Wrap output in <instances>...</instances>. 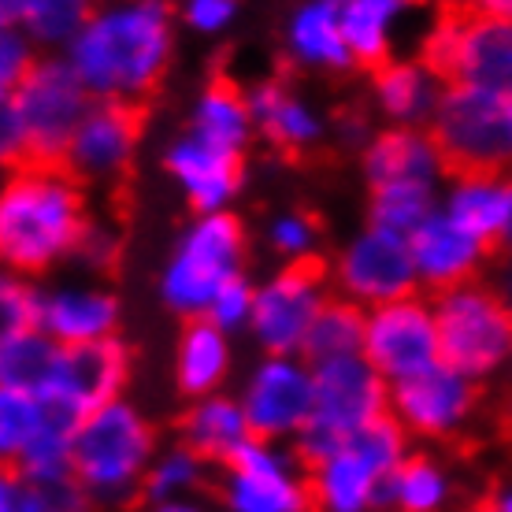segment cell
Masks as SVG:
<instances>
[{
	"mask_svg": "<svg viewBox=\"0 0 512 512\" xmlns=\"http://www.w3.org/2000/svg\"><path fill=\"white\" fill-rule=\"evenodd\" d=\"M179 12L171 0H97L82 34L64 52L93 101H149L179 52Z\"/></svg>",
	"mask_w": 512,
	"mask_h": 512,
	"instance_id": "obj_1",
	"label": "cell"
},
{
	"mask_svg": "<svg viewBox=\"0 0 512 512\" xmlns=\"http://www.w3.org/2000/svg\"><path fill=\"white\" fill-rule=\"evenodd\" d=\"M90 186L64 164H19L0 182V260L4 271L52 279L75 264L90 227Z\"/></svg>",
	"mask_w": 512,
	"mask_h": 512,
	"instance_id": "obj_2",
	"label": "cell"
},
{
	"mask_svg": "<svg viewBox=\"0 0 512 512\" xmlns=\"http://www.w3.org/2000/svg\"><path fill=\"white\" fill-rule=\"evenodd\" d=\"M160 446L156 423L141 405L130 397L108 401L78 423L71 479L86 490L97 512H127L145 498V475Z\"/></svg>",
	"mask_w": 512,
	"mask_h": 512,
	"instance_id": "obj_3",
	"label": "cell"
},
{
	"mask_svg": "<svg viewBox=\"0 0 512 512\" xmlns=\"http://www.w3.org/2000/svg\"><path fill=\"white\" fill-rule=\"evenodd\" d=\"M249 245V227L238 212L190 216V223L175 234L156 275L160 305L182 323L205 320L219 290L245 279Z\"/></svg>",
	"mask_w": 512,
	"mask_h": 512,
	"instance_id": "obj_4",
	"label": "cell"
},
{
	"mask_svg": "<svg viewBox=\"0 0 512 512\" xmlns=\"http://www.w3.org/2000/svg\"><path fill=\"white\" fill-rule=\"evenodd\" d=\"M412 453V438L394 416L364 427L360 435L308 464V494L316 512H379L386 483Z\"/></svg>",
	"mask_w": 512,
	"mask_h": 512,
	"instance_id": "obj_5",
	"label": "cell"
},
{
	"mask_svg": "<svg viewBox=\"0 0 512 512\" xmlns=\"http://www.w3.org/2000/svg\"><path fill=\"white\" fill-rule=\"evenodd\" d=\"M93 104V93L67 56H41L15 90L0 93V112L19 123L30 164H64L67 145Z\"/></svg>",
	"mask_w": 512,
	"mask_h": 512,
	"instance_id": "obj_6",
	"label": "cell"
},
{
	"mask_svg": "<svg viewBox=\"0 0 512 512\" xmlns=\"http://www.w3.org/2000/svg\"><path fill=\"white\" fill-rule=\"evenodd\" d=\"M442 360L475 383H494L512 368V305L494 282H464L435 294Z\"/></svg>",
	"mask_w": 512,
	"mask_h": 512,
	"instance_id": "obj_7",
	"label": "cell"
},
{
	"mask_svg": "<svg viewBox=\"0 0 512 512\" xmlns=\"http://www.w3.org/2000/svg\"><path fill=\"white\" fill-rule=\"evenodd\" d=\"M383 416H390V383L364 353L316 364V409L294 449L316 464Z\"/></svg>",
	"mask_w": 512,
	"mask_h": 512,
	"instance_id": "obj_8",
	"label": "cell"
},
{
	"mask_svg": "<svg viewBox=\"0 0 512 512\" xmlns=\"http://www.w3.org/2000/svg\"><path fill=\"white\" fill-rule=\"evenodd\" d=\"M449 171L512 175V93L449 82L431 123Z\"/></svg>",
	"mask_w": 512,
	"mask_h": 512,
	"instance_id": "obj_9",
	"label": "cell"
},
{
	"mask_svg": "<svg viewBox=\"0 0 512 512\" xmlns=\"http://www.w3.org/2000/svg\"><path fill=\"white\" fill-rule=\"evenodd\" d=\"M327 279L334 297L360 305L364 312L423 294L409 238L375 227L368 219L334 249V256L327 260Z\"/></svg>",
	"mask_w": 512,
	"mask_h": 512,
	"instance_id": "obj_10",
	"label": "cell"
},
{
	"mask_svg": "<svg viewBox=\"0 0 512 512\" xmlns=\"http://www.w3.org/2000/svg\"><path fill=\"white\" fill-rule=\"evenodd\" d=\"M420 56L446 75V82L487 86L512 93V19L472 12H442L423 30Z\"/></svg>",
	"mask_w": 512,
	"mask_h": 512,
	"instance_id": "obj_11",
	"label": "cell"
},
{
	"mask_svg": "<svg viewBox=\"0 0 512 512\" xmlns=\"http://www.w3.org/2000/svg\"><path fill=\"white\" fill-rule=\"evenodd\" d=\"M331 279L320 264H279L256 282L253 338L256 353L305 357V342L320 312L331 305Z\"/></svg>",
	"mask_w": 512,
	"mask_h": 512,
	"instance_id": "obj_12",
	"label": "cell"
},
{
	"mask_svg": "<svg viewBox=\"0 0 512 512\" xmlns=\"http://www.w3.org/2000/svg\"><path fill=\"white\" fill-rule=\"evenodd\" d=\"M479 412H483V386L446 360L390 386V416L405 427L412 442L427 446L457 442L475 427Z\"/></svg>",
	"mask_w": 512,
	"mask_h": 512,
	"instance_id": "obj_13",
	"label": "cell"
},
{
	"mask_svg": "<svg viewBox=\"0 0 512 512\" xmlns=\"http://www.w3.org/2000/svg\"><path fill=\"white\" fill-rule=\"evenodd\" d=\"M216 494L223 512H308V464L290 442L253 438L219 468Z\"/></svg>",
	"mask_w": 512,
	"mask_h": 512,
	"instance_id": "obj_14",
	"label": "cell"
},
{
	"mask_svg": "<svg viewBox=\"0 0 512 512\" xmlns=\"http://www.w3.org/2000/svg\"><path fill=\"white\" fill-rule=\"evenodd\" d=\"M234 394L242 397L256 438L294 446L316 409V368L305 357L260 353L245 368Z\"/></svg>",
	"mask_w": 512,
	"mask_h": 512,
	"instance_id": "obj_15",
	"label": "cell"
},
{
	"mask_svg": "<svg viewBox=\"0 0 512 512\" xmlns=\"http://www.w3.org/2000/svg\"><path fill=\"white\" fill-rule=\"evenodd\" d=\"M364 357L394 386L409 375H420L442 360L435 297L412 294L390 305L368 308L364 323Z\"/></svg>",
	"mask_w": 512,
	"mask_h": 512,
	"instance_id": "obj_16",
	"label": "cell"
},
{
	"mask_svg": "<svg viewBox=\"0 0 512 512\" xmlns=\"http://www.w3.org/2000/svg\"><path fill=\"white\" fill-rule=\"evenodd\" d=\"M130 375H134V353L123 338H104L90 346H60L41 394L82 420L108 401L127 397Z\"/></svg>",
	"mask_w": 512,
	"mask_h": 512,
	"instance_id": "obj_17",
	"label": "cell"
},
{
	"mask_svg": "<svg viewBox=\"0 0 512 512\" xmlns=\"http://www.w3.org/2000/svg\"><path fill=\"white\" fill-rule=\"evenodd\" d=\"M123 301L97 275H60L41 279L38 331H45L56 346H90L104 338H119Z\"/></svg>",
	"mask_w": 512,
	"mask_h": 512,
	"instance_id": "obj_18",
	"label": "cell"
},
{
	"mask_svg": "<svg viewBox=\"0 0 512 512\" xmlns=\"http://www.w3.org/2000/svg\"><path fill=\"white\" fill-rule=\"evenodd\" d=\"M141 138H145L141 108L97 101L67 145L64 167L86 186H116L127 179L138 160Z\"/></svg>",
	"mask_w": 512,
	"mask_h": 512,
	"instance_id": "obj_19",
	"label": "cell"
},
{
	"mask_svg": "<svg viewBox=\"0 0 512 512\" xmlns=\"http://www.w3.org/2000/svg\"><path fill=\"white\" fill-rule=\"evenodd\" d=\"M245 156L223 153L208 141L193 138L190 130H179L164 145L160 164L171 186L182 193L193 216H212V212H234L245 186Z\"/></svg>",
	"mask_w": 512,
	"mask_h": 512,
	"instance_id": "obj_20",
	"label": "cell"
},
{
	"mask_svg": "<svg viewBox=\"0 0 512 512\" xmlns=\"http://www.w3.org/2000/svg\"><path fill=\"white\" fill-rule=\"evenodd\" d=\"M249 108H253L256 138L268 149L286 156L316 153L323 141L331 138V116L323 112L320 101H312L305 90H297L290 78L264 75L245 86Z\"/></svg>",
	"mask_w": 512,
	"mask_h": 512,
	"instance_id": "obj_21",
	"label": "cell"
},
{
	"mask_svg": "<svg viewBox=\"0 0 512 512\" xmlns=\"http://www.w3.org/2000/svg\"><path fill=\"white\" fill-rule=\"evenodd\" d=\"M282 60L297 75L346 78L357 71V56L346 41L342 0H294L279 26Z\"/></svg>",
	"mask_w": 512,
	"mask_h": 512,
	"instance_id": "obj_22",
	"label": "cell"
},
{
	"mask_svg": "<svg viewBox=\"0 0 512 512\" xmlns=\"http://www.w3.org/2000/svg\"><path fill=\"white\" fill-rule=\"evenodd\" d=\"M416 275L423 294H446L464 282H479L490 268V256L498 245L483 242L479 234L461 227L453 216L438 208L420 231L409 234Z\"/></svg>",
	"mask_w": 512,
	"mask_h": 512,
	"instance_id": "obj_23",
	"label": "cell"
},
{
	"mask_svg": "<svg viewBox=\"0 0 512 512\" xmlns=\"http://www.w3.org/2000/svg\"><path fill=\"white\" fill-rule=\"evenodd\" d=\"M446 86V75L420 52L394 56L368 71V108L379 127H431Z\"/></svg>",
	"mask_w": 512,
	"mask_h": 512,
	"instance_id": "obj_24",
	"label": "cell"
},
{
	"mask_svg": "<svg viewBox=\"0 0 512 512\" xmlns=\"http://www.w3.org/2000/svg\"><path fill=\"white\" fill-rule=\"evenodd\" d=\"M360 179L368 190L383 186H435L449 179V164L431 127H379L357 153Z\"/></svg>",
	"mask_w": 512,
	"mask_h": 512,
	"instance_id": "obj_25",
	"label": "cell"
},
{
	"mask_svg": "<svg viewBox=\"0 0 512 512\" xmlns=\"http://www.w3.org/2000/svg\"><path fill=\"white\" fill-rule=\"evenodd\" d=\"M234 375V338L219 331L212 320L182 323L175 349H171V383L179 397L197 401V397L219 394L231 386Z\"/></svg>",
	"mask_w": 512,
	"mask_h": 512,
	"instance_id": "obj_26",
	"label": "cell"
},
{
	"mask_svg": "<svg viewBox=\"0 0 512 512\" xmlns=\"http://www.w3.org/2000/svg\"><path fill=\"white\" fill-rule=\"evenodd\" d=\"M253 438V423L242 409V397L231 390L186 401L179 416V442H186L193 453H201L212 468L231 464Z\"/></svg>",
	"mask_w": 512,
	"mask_h": 512,
	"instance_id": "obj_27",
	"label": "cell"
},
{
	"mask_svg": "<svg viewBox=\"0 0 512 512\" xmlns=\"http://www.w3.org/2000/svg\"><path fill=\"white\" fill-rule=\"evenodd\" d=\"M182 130H190L193 138L208 141L223 153L245 156L256 141L249 90L238 86L234 78H208L205 86L190 97Z\"/></svg>",
	"mask_w": 512,
	"mask_h": 512,
	"instance_id": "obj_28",
	"label": "cell"
},
{
	"mask_svg": "<svg viewBox=\"0 0 512 512\" xmlns=\"http://www.w3.org/2000/svg\"><path fill=\"white\" fill-rule=\"evenodd\" d=\"M512 201L509 171H449L438 208L453 216L461 227L479 234L483 242L498 245Z\"/></svg>",
	"mask_w": 512,
	"mask_h": 512,
	"instance_id": "obj_29",
	"label": "cell"
},
{
	"mask_svg": "<svg viewBox=\"0 0 512 512\" xmlns=\"http://www.w3.org/2000/svg\"><path fill=\"white\" fill-rule=\"evenodd\" d=\"M416 15V0H342V26L357 67L375 71L401 56V38Z\"/></svg>",
	"mask_w": 512,
	"mask_h": 512,
	"instance_id": "obj_30",
	"label": "cell"
},
{
	"mask_svg": "<svg viewBox=\"0 0 512 512\" xmlns=\"http://www.w3.org/2000/svg\"><path fill=\"white\" fill-rule=\"evenodd\" d=\"M461 501L457 472L435 449H412L386 483V512H453Z\"/></svg>",
	"mask_w": 512,
	"mask_h": 512,
	"instance_id": "obj_31",
	"label": "cell"
},
{
	"mask_svg": "<svg viewBox=\"0 0 512 512\" xmlns=\"http://www.w3.org/2000/svg\"><path fill=\"white\" fill-rule=\"evenodd\" d=\"M64 416H75V412L56 405L41 390H0V457L4 464H12L34 438L45 435L52 423Z\"/></svg>",
	"mask_w": 512,
	"mask_h": 512,
	"instance_id": "obj_32",
	"label": "cell"
},
{
	"mask_svg": "<svg viewBox=\"0 0 512 512\" xmlns=\"http://www.w3.org/2000/svg\"><path fill=\"white\" fill-rule=\"evenodd\" d=\"M323 223L316 212L301 205H282L260 223V245L275 264H320Z\"/></svg>",
	"mask_w": 512,
	"mask_h": 512,
	"instance_id": "obj_33",
	"label": "cell"
},
{
	"mask_svg": "<svg viewBox=\"0 0 512 512\" xmlns=\"http://www.w3.org/2000/svg\"><path fill=\"white\" fill-rule=\"evenodd\" d=\"M93 4L97 0H26L19 30L45 56H64L93 15Z\"/></svg>",
	"mask_w": 512,
	"mask_h": 512,
	"instance_id": "obj_34",
	"label": "cell"
},
{
	"mask_svg": "<svg viewBox=\"0 0 512 512\" xmlns=\"http://www.w3.org/2000/svg\"><path fill=\"white\" fill-rule=\"evenodd\" d=\"M208 468L212 464L193 453L186 442H164L160 453H156L153 468L145 475V501L149 505H160V501H186L197 498L208 483Z\"/></svg>",
	"mask_w": 512,
	"mask_h": 512,
	"instance_id": "obj_35",
	"label": "cell"
},
{
	"mask_svg": "<svg viewBox=\"0 0 512 512\" xmlns=\"http://www.w3.org/2000/svg\"><path fill=\"white\" fill-rule=\"evenodd\" d=\"M56 353L60 346L38 327L0 334V390H41Z\"/></svg>",
	"mask_w": 512,
	"mask_h": 512,
	"instance_id": "obj_36",
	"label": "cell"
},
{
	"mask_svg": "<svg viewBox=\"0 0 512 512\" xmlns=\"http://www.w3.org/2000/svg\"><path fill=\"white\" fill-rule=\"evenodd\" d=\"M364 323H368L364 308L349 305L342 297H331V305L323 308L312 334H308L305 360L316 368V364H327V360L360 357L364 353Z\"/></svg>",
	"mask_w": 512,
	"mask_h": 512,
	"instance_id": "obj_37",
	"label": "cell"
},
{
	"mask_svg": "<svg viewBox=\"0 0 512 512\" xmlns=\"http://www.w3.org/2000/svg\"><path fill=\"white\" fill-rule=\"evenodd\" d=\"M0 512H97L86 490L75 479L41 483L19 472H4L0 479Z\"/></svg>",
	"mask_w": 512,
	"mask_h": 512,
	"instance_id": "obj_38",
	"label": "cell"
},
{
	"mask_svg": "<svg viewBox=\"0 0 512 512\" xmlns=\"http://www.w3.org/2000/svg\"><path fill=\"white\" fill-rule=\"evenodd\" d=\"M438 197L442 190L435 186H383V190H368V223L397 231L409 238L412 231H420L427 219L438 212Z\"/></svg>",
	"mask_w": 512,
	"mask_h": 512,
	"instance_id": "obj_39",
	"label": "cell"
},
{
	"mask_svg": "<svg viewBox=\"0 0 512 512\" xmlns=\"http://www.w3.org/2000/svg\"><path fill=\"white\" fill-rule=\"evenodd\" d=\"M179 26L193 38H227L242 19V0H175Z\"/></svg>",
	"mask_w": 512,
	"mask_h": 512,
	"instance_id": "obj_40",
	"label": "cell"
},
{
	"mask_svg": "<svg viewBox=\"0 0 512 512\" xmlns=\"http://www.w3.org/2000/svg\"><path fill=\"white\" fill-rule=\"evenodd\" d=\"M38 305H41V282L4 271V279H0V334L38 327Z\"/></svg>",
	"mask_w": 512,
	"mask_h": 512,
	"instance_id": "obj_41",
	"label": "cell"
},
{
	"mask_svg": "<svg viewBox=\"0 0 512 512\" xmlns=\"http://www.w3.org/2000/svg\"><path fill=\"white\" fill-rule=\"evenodd\" d=\"M119 249H123V234H119L116 223H112V219L93 216L86 234H82V242H78L75 268L82 271V275H97V279H101L104 271L116 268Z\"/></svg>",
	"mask_w": 512,
	"mask_h": 512,
	"instance_id": "obj_42",
	"label": "cell"
},
{
	"mask_svg": "<svg viewBox=\"0 0 512 512\" xmlns=\"http://www.w3.org/2000/svg\"><path fill=\"white\" fill-rule=\"evenodd\" d=\"M253 308H256V282L245 275V279L231 282L227 290H219L216 301L208 305L205 320H212L219 331L238 338V334H249V327H253Z\"/></svg>",
	"mask_w": 512,
	"mask_h": 512,
	"instance_id": "obj_43",
	"label": "cell"
},
{
	"mask_svg": "<svg viewBox=\"0 0 512 512\" xmlns=\"http://www.w3.org/2000/svg\"><path fill=\"white\" fill-rule=\"evenodd\" d=\"M45 52L26 38L19 26H0V93L15 90Z\"/></svg>",
	"mask_w": 512,
	"mask_h": 512,
	"instance_id": "obj_44",
	"label": "cell"
},
{
	"mask_svg": "<svg viewBox=\"0 0 512 512\" xmlns=\"http://www.w3.org/2000/svg\"><path fill=\"white\" fill-rule=\"evenodd\" d=\"M375 123H372V116H364V112H349V116H342L338 123H334V138L342 141L346 149H353V153H360L368 141H372V134H375Z\"/></svg>",
	"mask_w": 512,
	"mask_h": 512,
	"instance_id": "obj_45",
	"label": "cell"
},
{
	"mask_svg": "<svg viewBox=\"0 0 512 512\" xmlns=\"http://www.w3.org/2000/svg\"><path fill=\"white\" fill-rule=\"evenodd\" d=\"M461 12L490 15V19H512V0H457Z\"/></svg>",
	"mask_w": 512,
	"mask_h": 512,
	"instance_id": "obj_46",
	"label": "cell"
},
{
	"mask_svg": "<svg viewBox=\"0 0 512 512\" xmlns=\"http://www.w3.org/2000/svg\"><path fill=\"white\" fill-rule=\"evenodd\" d=\"M494 286H498L501 297L512 305V256H501L498 271H494Z\"/></svg>",
	"mask_w": 512,
	"mask_h": 512,
	"instance_id": "obj_47",
	"label": "cell"
},
{
	"mask_svg": "<svg viewBox=\"0 0 512 512\" xmlns=\"http://www.w3.org/2000/svg\"><path fill=\"white\" fill-rule=\"evenodd\" d=\"M149 512H208L197 498L186 501H160V505H149Z\"/></svg>",
	"mask_w": 512,
	"mask_h": 512,
	"instance_id": "obj_48",
	"label": "cell"
},
{
	"mask_svg": "<svg viewBox=\"0 0 512 512\" xmlns=\"http://www.w3.org/2000/svg\"><path fill=\"white\" fill-rule=\"evenodd\" d=\"M26 0H0V26H19Z\"/></svg>",
	"mask_w": 512,
	"mask_h": 512,
	"instance_id": "obj_49",
	"label": "cell"
},
{
	"mask_svg": "<svg viewBox=\"0 0 512 512\" xmlns=\"http://www.w3.org/2000/svg\"><path fill=\"white\" fill-rule=\"evenodd\" d=\"M490 501H494V509H498V512H512V479L498 483V487H494V494H490Z\"/></svg>",
	"mask_w": 512,
	"mask_h": 512,
	"instance_id": "obj_50",
	"label": "cell"
},
{
	"mask_svg": "<svg viewBox=\"0 0 512 512\" xmlns=\"http://www.w3.org/2000/svg\"><path fill=\"white\" fill-rule=\"evenodd\" d=\"M498 253L501 256H512V201H509V219H505V231H501Z\"/></svg>",
	"mask_w": 512,
	"mask_h": 512,
	"instance_id": "obj_51",
	"label": "cell"
},
{
	"mask_svg": "<svg viewBox=\"0 0 512 512\" xmlns=\"http://www.w3.org/2000/svg\"><path fill=\"white\" fill-rule=\"evenodd\" d=\"M501 423H505V431L512 435V386L509 394H505V401H501Z\"/></svg>",
	"mask_w": 512,
	"mask_h": 512,
	"instance_id": "obj_52",
	"label": "cell"
},
{
	"mask_svg": "<svg viewBox=\"0 0 512 512\" xmlns=\"http://www.w3.org/2000/svg\"><path fill=\"white\" fill-rule=\"evenodd\" d=\"M464 512H498V509H494V501H479V505H472V509Z\"/></svg>",
	"mask_w": 512,
	"mask_h": 512,
	"instance_id": "obj_53",
	"label": "cell"
}]
</instances>
